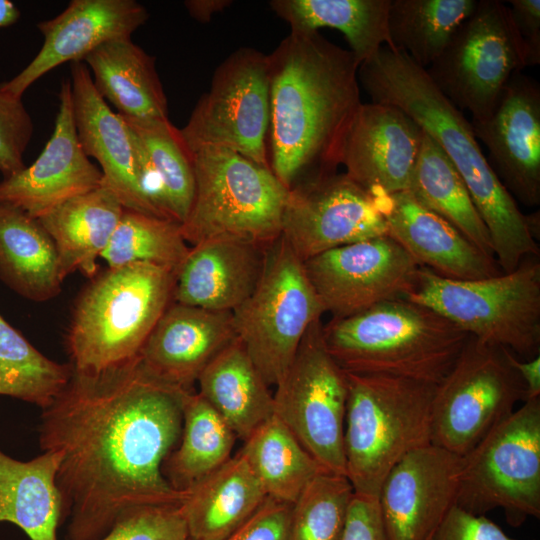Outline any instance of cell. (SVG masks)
Segmentation results:
<instances>
[{
  "label": "cell",
  "instance_id": "obj_13",
  "mask_svg": "<svg viewBox=\"0 0 540 540\" xmlns=\"http://www.w3.org/2000/svg\"><path fill=\"white\" fill-rule=\"evenodd\" d=\"M269 126L268 55L242 47L216 68L210 89L180 132L190 151L223 148L271 170Z\"/></svg>",
  "mask_w": 540,
  "mask_h": 540
},
{
  "label": "cell",
  "instance_id": "obj_36",
  "mask_svg": "<svg viewBox=\"0 0 540 540\" xmlns=\"http://www.w3.org/2000/svg\"><path fill=\"white\" fill-rule=\"evenodd\" d=\"M239 452L265 494L293 504L306 485L325 471L274 414L244 441Z\"/></svg>",
  "mask_w": 540,
  "mask_h": 540
},
{
  "label": "cell",
  "instance_id": "obj_43",
  "mask_svg": "<svg viewBox=\"0 0 540 540\" xmlns=\"http://www.w3.org/2000/svg\"><path fill=\"white\" fill-rule=\"evenodd\" d=\"M292 504L266 497L263 504L225 540H290Z\"/></svg>",
  "mask_w": 540,
  "mask_h": 540
},
{
  "label": "cell",
  "instance_id": "obj_18",
  "mask_svg": "<svg viewBox=\"0 0 540 540\" xmlns=\"http://www.w3.org/2000/svg\"><path fill=\"white\" fill-rule=\"evenodd\" d=\"M101 170L85 154L77 135L71 82L62 83L53 132L37 159L0 182V203L39 219L57 206L102 185Z\"/></svg>",
  "mask_w": 540,
  "mask_h": 540
},
{
  "label": "cell",
  "instance_id": "obj_47",
  "mask_svg": "<svg viewBox=\"0 0 540 540\" xmlns=\"http://www.w3.org/2000/svg\"><path fill=\"white\" fill-rule=\"evenodd\" d=\"M508 360L519 374L526 390L527 400L540 397V356L529 360H521L508 350Z\"/></svg>",
  "mask_w": 540,
  "mask_h": 540
},
{
  "label": "cell",
  "instance_id": "obj_1",
  "mask_svg": "<svg viewBox=\"0 0 540 540\" xmlns=\"http://www.w3.org/2000/svg\"><path fill=\"white\" fill-rule=\"evenodd\" d=\"M189 393L153 376L139 356L99 372L73 370L38 426L41 450L60 456L66 540H99L132 510L184 501L163 465L179 442Z\"/></svg>",
  "mask_w": 540,
  "mask_h": 540
},
{
  "label": "cell",
  "instance_id": "obj_33",
  "mask_svg": "<svg viewBox=\"0 0 540 540\" xmlns=\"http://www.w3.org/2000/svg\"><path fill=\"white\" fill-rule=\"evenodd\" d=\"M273 12L294 31H340L361 65L383 44L391 47L388 34L390 0H272Z\"/></svg>",
  "mask_w": 540,
  "mask_h": 540
},
{
  "label": "cell",
  "instance_id": "obj_15",
  "mask_svg": "<svg viewBox=\"0 0 540 540\" xmlns=\"http://www.w3.org/2000/svg\"><path fill=\"white\" fill-rule=\"evenodd\" d=\"M304 267L324 312L340 319L404 298L420 266L385 235L325 251Z\"/></svg>",
  "mask_w": 540,
  "mask_h": 540
},
{
  "label": "cell",
  "instance_id": "obj_6",
  "mask_svg": "<svg viewBox=\"0 0 540 540\" xmlns=\"http://www.w3.org/2000/svg\"><path fill=\"white\" fill-rule=\"evenodd\" d=\"M347 379L346 477L354 493L378 497L393 466L431 444L436 385L386 375L347 373Z\"/></svg>",
  "mask_w": 540,
  "mask_h": 540
},
{
  "label": "cell",
  "instance_id": "obj_39",
  "mask_svg": "<svg viewBox=\"0 0 540 540\" xmlns=\"http://www.w3.org/2000/svg\"><path fill=\"white\" fill-rule=\"evenodd\" d=\"M189 249L178 222L124 209L101 258L108 268L148 263L175 273Z\"/></svg>",
  "mask_w": 540,
  "mask_h": 540
},
{
  "label": "cell",
  "instance_id": "obj_7",
  "mask_svg": "<svg viewBox=\"0 0 540 540\" xmlns=\"http://www.w3.org/2000/svg\"><path fill=\"white\" fill-rule=\"evenodd\" d=\"M404 298L433 309L483 343L524 360L539 356V256L526 257L511 272L476 280L448 279L420 266Z\"/></svg>",
  "mask_w": 540,
  "mask_h": 540
},
{
  "label": "cell",
  "instance_id": "obj_48",
  "mask_svg": "<svg viewBox=\"0 0 540 540\" xmlns=\"http://www.w3.org/2000/svg\"><path fill=\"white\" fill-rule=\"evenodd\" d=\"M229 0H189L184 5L189 14L199 22H208L214 14L231 5Z\"/></svg>",
  "mask_w": 540,
  "mask_h": 540
},
{
  "label": "cell",
  "instance_id": "obj_34",
  "mask_svg": "<svg viewBox=\"0 0 540 540\" xmlns=\"http://www.w3.org/2000/svg\"><path fill=\"white\" fill-rule=\"evenodd\" d=\"M407 191L424 207L452 224L482 253L495 258L489 231L464 181L442 148L426 132Z\"/></svg>",
  "mask_w": 540,
  "mask_h": 540
},
{
  "label": "cell",
  "instance_id": "obj_12",
  "mask_svg": "<svg viewBox=\"0 0 540 540\" xmlns=\"http://www.w3.org/2000/svg\"><path fill=\"white\" fill-rule=\"evenodd\" d=\"M526 67L510 8L480 0L442 54L425 70L441 93L472 122L491 117L510 77Z\"/></svg>",
  "mask_w": 540,
  "mask_h": 540
},
{
  "label": "cell",
  "instance_id": "obj_46",
  "mask_svg": "<svg viewBox=\"0 0 540 540\" xmlns=\"http://www.w3.org/2000/svg\"><path fill=\"white\" fill-rule=\"evenodd\" d=\"M510 12L520 35L526 66L540 63V1L510 0Z\"/></svg>",
  "mask_w": 540,
  "mask_h": 540
},
{
  "label": "cell",
  "instance_id": "obj_4",
  "mask_svg": "<svg viewBox=\"0 0 540 540\" xmlns=\"http://www.w3.org/2000/svg\"><path fill=\"white\" fill-rule=\"evenodd\" d=\"M328 352L347 373L386 375L438 385L469 335L433 309L388 300L323 324Z\"/></svg>",
  "mask_w": 540,
  "mask_h": 540
},
{
  "label": "cell",
  "instance_id": "obj_45",
  "mask_svg": "<svg viewBox=\"0 0 540 540\" xmlns=\"http://www.w3.org/2000/svg\"><path fill=\"white\" fill-rule=\"evenodd\" d=\"M341 540H388L377 497L353 494Z\"/></svg>",
  "mask_w": 540,
  "mask_h": 540
},
{
  "label": "cell",
  "instance_id": "obj_17",
  "mask_svg": "<svg viewBox=\"0 0 540 540\" xmlns=\"http://www.w3.org/2000/svg\"><path fill=\"white\" fill-rule=\"evenodd\" d=\"M461 466V456L433 444L393 466L377 497L388 540L432 539L456 505Z\"/></svg>",
  "mask_w": 540,
  "mask_h": 540
},
{
  "label": "cell",
  "instance_id": "obj_3",
  "mask_svg": "<svg viewBox=\"0 0 540 540\" xmlns=\"http://www.w3.org/2000/svg\"><path fill=\"white\" fill-rule=\"evenodd\" d=\"M358 80L372 102L404 111L449 158L486 225L494 257L503 273L523 259L539 256L527 215L502 184L474 135L471 122L408 55L382 46L358 69Z\"/></svg>",
  "mask_w": 540,
  "mask_h": 540
},
{
  "label": "cell",
  "instance_id": "obj_22",
  "mask_svg": "<svg viewBox=\"0 0 540 540\" xmlns=\"http://www.w3.org/2000/svg\"><path fill=\"white\" fill-rule=\"evenodd\" d=\"M70 82L79 142L85 154L99 163L102 184L124 209L166 219L142 191L136 146L127 122L99 95L84 62L72 63Z\"/></svg>",
  "mask_w": 540,
  "mask_h": 540
},
{
  "label": "cell",
  "instance_id": "obj_29",
  "mask_svg": "<svg viewBox=\"0 0 540 540\" xmlns=\"http://www.w3.org/2000/svg\"><path fill=\"white\" fill-rule=\"evenodd\" d=\"M99 95L126 118L167 120V98L155 59L131 38L106 42L83 60Z\"/></svg>",
  "mask_w": 540,
  "mask_h": 540
},
{
  "label": "cell",
  "instance_id": "obj_38",
  "mask_svg": "<svg viewBox=\"0 0 540 540\" xmlns=\"http://www.w3.org/2000/svg\"><path fill=\"white\" fill-rule=\"evenodd\" d=\"M72 373L70 363L43 355L0 314V395L44 409L65 388Z\"/></svg>",
  "mask_w": 540,
  "mask_h": 540
},
{
  "label": "cell",
  "instance_id": "obj_11",
  "mask_svg": "<svg viewBox=\"0 0 540 540\" xmlns=\"http://www.w3.org/2000/svg\"><path fill=\"white\" fill-rule=\"evenodd\" d=\"M508 349L468 337L454 365L436 385L431 444L461 457L506 419L527 390Z\"/></svg>",
  "mask_w": 540,
  "mask_h": 540
},
{
  "label": "cell",
  "instance_id": "obj_19",
  "mask_svg": "<svg viewBox=\"0 0 540 540\" xmlns=\"http://www.w3.org/2000/svg\"><path fill=\"white\" fill-rule=\"evenodd\" d=\"M474 135L489 150L491 167L509 191L526 206L540 203V87L515 72L495 111L471 122Z\"/></svg>",
  "mask_w": 540,
  "mask_h": 540
},
{
  "label": "cell",
  "instance_id": "obj_42",
  "mask_svg": "<svg viewBox=\"0 0 540 540\" xmlns=\"http://www.w3.org/2000/svg\"><path fill=\"white\" fill-rule=\"evenodd\" d=\"M33 134V122L22 98L0 90V172L9 177L26 167L23 156Z\"/></svg>",
  "mask_w": 540,
  "mask_h": 540
},
{
  "label": "cell",
  "instance_id": "obj_16",
  "mask_svg": "<svg viewBox=\"0 0 540 540\" xmlns=\"http://www.w3.org/2000/svg\"><path fill=\"white\" fill-rule=\"evenodd\" d=\"M385 235L388 226L378 198L346 173L301 183L288 191L281 237L303 262Z\"/></svg>",
  "mask_w": 540,
  "mask_h": 540
},
{
  "label": "cell",
  "instance_id": "obj_44",
  "mask_svg": "<svg viewBox=\"0 0 540 540\" xmlns=\"http://www.w3.org/2000/svg\"><path fill=\"white\" fill-rule=\"evenodd\" d=\"M431 540H515L485 515H473L454 505Z\"/></svg>",
  "mask_w": 540,
  "mask_h": 540
},
{
  "label": "cell",
  "instance_id": "obj_20",
  "mask_svg": "<svg viewBox=\"0 0 540 540\" xmlns=\"http://www.w3.org/2000/svg\"><path fill=\"white\" fill-rule=\"evenodd\" d=\"M424 133L396 106L362 103L346 139L345 173L375 197L407 191Z\"/></svg>",
  "mask_w": 540,
  "mask_h": 540
},
{
  "label": "cell",
  "instance_id": "obj_2",
  "mask_svg": "<svg viewBox=\"0 0 540 540\" xmlns=\"http://www.w3.org/2000/svg\"><path fill=\"white\" fill-rule=\"evenodd\" d=\"M268 59L271 171L288 190L337 173L362 104L360 64L318 31L290 30Z\"/></svg>",
  "mask_w": 540,
  "mask_h": 540
},
{
  "label": "cell",
  "instance_id": "obj_40",
  "mask_svg": "<svg viewBox=\"0 0 540 540\" xmlns=\"http://www.w3.org/2000/svg\"><path fill=\"white\" fill-rule=\"evenodd\" d=\"M353 494L345 475L317 474L292 504L290 540H341Z\"/></svg>",
  "mask_w": 540,
  "mask_h": 540
},
{
  "label": "cell",
  "instance_id": "obj_27",
  "mask_svg": "<svg viewBox=\"0 0 540 540\" xmlns=\"http://www.w3.org/2000/svg\"><path fill=\"white\" fill-rule=\"evenodd\" d=\"M266 497L238 453L186 491L180 508L188 540H225L252 517Z\"/></svg>",
  "mask_w": 540,
  "mask_h": 540
},
{
  "label": "cell",
  "instance_id": "obj_41",
  "mask_svg": "<svg viewBox=\"0 0 540 540\" xmlns=\"http://www.w3.org/2000/svg\"><path fill=\"white\" fill-rule=\"evenodd\" d=\"M99 540H188V534L180 505H154L130 511Z\"/></svg>",
  "mask_w": 540,
  "mask_h": 540
},
{
  "label": "cell",
  "instance_id": "obj_9",
  "mask_svg": "<svg viewBox=\"0 0 540 540\" xmlns=\"http://www.w3.org/2000/svg\"><path fill=\"white\" fill-rule=\"evenodd\" d=\"M324 313L304 262L280 236L267 246L255 289L232 311L237 337L269 387L282 379L307 329Z\"/></svg>",
  "mask_w": 540,
  "mask_h": 540
},
{
  "label": "cell",
  "instance_id": "obj_8",
  "mask_svg": "<svg viewBox=\"0 0 540 540\" xmlns=\"http://www.w3.org/2000/svg\"><path fill=\"white\" fill-rule=\"evenodd\" d=\"M191 153L195 192L181 224L188 244L226 237L268 246L281 236L289 190L270 169L223 148Z\"/></svg>",
  "mask_w": 540,
  "mask_h": 540
},
{
  "label": "cell",
  "instance_id": "obj_30",
  "mask_svg": "<svg viewBox=\"0 0 540 540\" xmlns=\"http://www.w3.org/2000/svg\"><path fill=\"white\" fill-rule=\"evenodd\" d=\"M199 394L246 441L274 415L273 394L237 338L202 371Z\"/></svg>",
  "mask_w": 540,
  "mask_h": 540
},
{
  "label": "cell",
  "instance_id": "obj_24",
  "mask_svg": "<svg viewBox=\"0 0 540 540\" xmlns=\"http://www.w3.org/2000/svg\"><path fill=\"white\" fill-rule=\"evenodd\" d=\"M388 235L418 263L454 280L502 274L495 258L482 253L459 230L419 203L409 191L380 196Z\"/></svg>",
  "mask_w": 540,
  "mask_h": 540
},
{
  "label": "cell",
  "instance_id": "obj_23",
  "mask_svg": "<svg viewBox=\"0 0 540 540\" xmlns=\"http://www.w3.org/2000/svg\"><path fill=\"white\" fill-rule=\"evenodd\" d=\"M237 338L231 311L172 302L149 334L139 359L153 376L192 392L205 367Z\"/></svg>",
  "mask_w": 540,
  "mask_h": 540
},
{
  "label": "cell",
  "instance_id": "obj_25",
  "mask_svg": "<svg viewBox=\"0 0 540 540\" xmlns=\"http://www.w3.org/2000/svg\"><path fill=\"white\" fill-rule=\"evenodd\" d=\"M267 246L237 238H213L190 246L175 272L173 302L233 311L255 289Z\"/></svg>",
  "mask_w": 540,
  "mask_h": 540
},
{
  "label": "cell",
  "instance_id": "obj_31",
  "mask_svg": "<svg viewBox=\"0 0 540 540\" xmlns=\"http://www.w3.org/2000/svg\"><path fill=\"white\" fill-rule=\"evenodd\" d=\"M59 461V454L53 451H42L29 461H21L0 450V523L18 526L30 540H58Z\"/></svg>",
  "mask_w": 540,
  "mask_h": 540
},
{
  "label": "cell",
  "instance_id": "obj_37",
  "mask_svg": "<svg viewBox=\"0 0 540 540\" xmlns=\"http://www.w3.org/2000/svg\"><path fill=\"white\" fill-rule=\"evenodd\" d=\"M476 4L475 0H390V49L405 53L426 69L442 54Z\"/></svg>",
  "mask_w": 540,
  "mask_h": 540
},
{
  "label": "cell",
  "instance_id": "obj_21",
  "mask_svg": "<svg viewBox=\"0 0 540 540\" xmlns=\"http://www.w3.org/2000/svg\"><path fill=\"white\" fill-rule=\"evenodd\" d=\"M147 19V10L135 0H72L59 15L37 24L43 36L39 52L0 90L22 98L47 72L66 62H83L106 42L131 38Z\"/></svg>",
  "mask_w": 540,
  "mask_h": 540
},
{
  "label": "cell",
  "instance_id": "obj_10",
  "mask_svg": "<svg viewBox=\"0 0 540 540\" xmlns=\"http://www.w3.org/2000/svg\"><path fill=\"white\" fill-rule=\"evenodd\" d=\"M456 506L501 508L514 527L540 517V397L528 399L462 457Z\"/></svg>",
  "mask_w": 540,
  "mask_h": 540
},
{
  "label": "cell",
  "instance_id": "obj_26",
  "mask_svg": "<svg viewBox=\"0 0 540 540\" xmlns=\"http://www.w3.org/2000/svg\"><path fill=\"white\" fill-rule=\"evenodd\" d=\"M123 118L135 142L145 197L164 218L182 224L193 202L195 178L192 153L180 129L169 119Z\"/></svg>",
  "mask_w": 540,
  "mask_h": 540
},
{
  "label": "cell",
  "instance_id": "obj_28",
  "mask_svg": "<svg viewBox=\"0 0 540 540\" xmlns=\"http://www.w3.org/2000/svg\"><path fill=\"white\" fill-rule=\"evenodd\" d=\"M123 210L117 196L102 184L38 219L55 244L63 280L75 271L95 277L97 259L106 249Z\"/></svg>",
  "mask_w": 540,
  "mask_h": 540
},
{
  "label": "cell",
  "instance_id": "obj_49",
  "mask_svg": "<svg viewBox=\"0 0 540 540\" xmlns=\"http://www.w3.org/2000/svg\"><path fill=\"white\" fill-rule=\"evenodd\" d=\"M20 11L8 0H0V28L10 26L18 21Z\"/></svg>",
  "mask_w": 540,
  "mask_h": 540
},
{
  "label": "cell",
  "instance_id": "obj_32",
  "mask_svg": "<svg viewBox=\"0 0 540 540\" xmlns=\"http://www.w3.org/2000/svg\"><path fill=\"white\" fill-rule=\"evenodd\" d=\"M0 279L19 295L36 302L61 292L55 244L40 221L0 203Z\"/></svg>",
  "mask_w": 540,
  "mask_h": 540
},
{
  "label": "cell",
  "instance_id": "obj_14",
  "mask_svg": "<svg viewBox=\"0 0 540 540\" xmlns=\"http://www.w3.org/2000/svg\"><path fill=\"white\" fill-rule=\"evenodd\" d=\"M322 327L321 319L310 325L275 386L274 414L325 471L346 476L348 379L328 352Z\"/></svg>",
  "mask_w": 540,
  "mask_h": 540
},
{
  "label": "cell",
  "instance_id": "obj_5",
  "mask_svg": "<svg viewBox=\"0 0 540 540\" xmlns=\"http://www.w3.org/2000/svg\"><path fill=\"white\" fill-rule=\"evenodd\" d=\"M175 273L148 263L108 268L81 293L66 335L73 370L99 372L139 356L173 302Z\"/></svg>",
  "mask_w": 540,
  "mask_h": 540
},
{
  "label": "cell",
  "instance_id": "obj_35",
  "mask_svg": "<svg viewBox=\"0 0 540 540\" xmlns=\"http://www.w3.org/2000/svg\"><path fill=\"white\" fill-rule=\"evenodd\" d=\"M235 433L199 394L190 392L183 405L179 442L167 456L163 474L178 491H187L231 458Z\"/></svg>",
  "mask_w": 540,
  "mask_h": 540
}]
</instances>
